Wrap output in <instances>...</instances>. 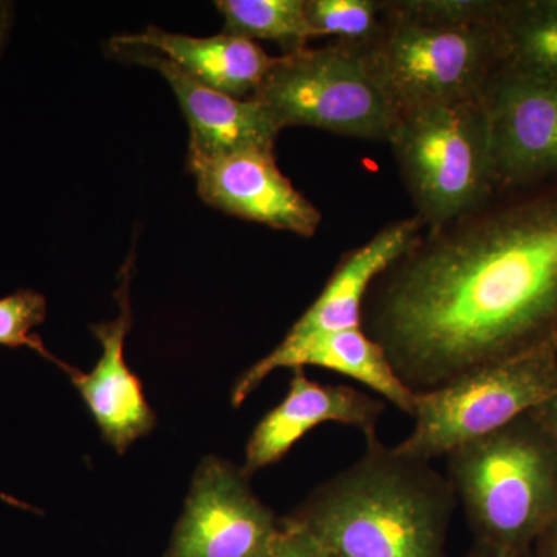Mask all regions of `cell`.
Masks as SVG:
<instances>
[{
  "label": "cell",
  "mask_w": 557,
  "mask_h": 557,
  "mask_svg": "<svg viewBox=\"0 0 557 557\" xmlns=\"http://www.w3.org/2000/svg\"><path fill=\"white\" fill-rule=\"evenodd\" d=\"M361 327L413 392L557 343V183L424 230L373 282Z\"/></svg>",
  "instance_id": "obj_1"
},
{
  "label": "cell",
  "mask_w": 557,
  "mask_h": 557,
  "mask_svg": "<svg viewBox=\"0 0 557 557\" xmlns=\"http://www.w3.org/2000/svg\"><path fill=\"white\" fill-rule=\"evenodd\" d=\"M456 494L431 461L379 437L289 516L341 557H446Z\"/></svg>",
  "instance_id": "obj_2"
},
{
  "label": "cell",
  "mask_w": 557,
  "mask_h": 557,
  "mask_svg": "<svg viewBox=\"0 0 557 557\" xmlns=\"http://www.w3.org/2000/svg\"><path fill=\"white\" fill-rule=\"evenodd\" d=\"M498 0H383L380 35L366 58L398 116L483 100L500 67Z\"/></svg>",
  "instance_id": "obj_3"
},
{
  "label": "cell",
  "mask_w": 557,
  "mask_h": 557,
  "mask_svg": "<svg viewBox=\"0 0 557 557\" xmlns=\"http://www.w3.org/2000/svg\"><path fill=\"white\" fill-rule=\"evenodd\" d=\"M478 544L530 552L557 520V442L533 410L446 456Z\"/></svg>",
  "instance_id": "obj_4"
},
{
  "label": "cell",
  "mask_w": 557,
  "mask_h": 557,
  "mask_svg": "<svg viewBox=\"0 0 557 557\" xmlns=\"http://www.w3.org/2000/svg\"><path fill=\"white\" fill-rule=\"evenodd\" d=\"M388 145L426 230L478 211L497 194L483 100L401 113Z\"/></svg>",
  "instance_id": "obj_5"
},
{
  "label": "cell",
  "mask_w": 557,
  "mask_h": 557,
  "mask_svg": "<svg viewBox=\"0 0 557 557\" xmlns=\"http://www.w3.org/2000/svg\"><path fill=\"white\" fill-rule=\"evenodd\" d=\"M278 131L309 126L341 137L391 141L398 112L364 51L343 42L274 57L252 95Z\"/></svg>",
  "instance_id": "obj_6"
},
{
  "label": "cell",
  "mask_w": 557,
  "mask_h": 557,
  "mask_svg": "<svg viewBox=\"0 0 557 557\" xmlns=\"http://www.w3.org/2000/svg\"><path fill=\"white\" fill-rule=\"evenodd\" d=\"M557 394V343L416 392L409 437L398 453L432 461L486 437Z\"/></svg>",
  "instance_id": "obj_7"
},
{
  "label": "cell",
  "mask_w": 557,
  "mask_h": 557,
  "mask_svg": "<svg viewBox=\"0 0 557 557\" xmlns=\"http://www.w3.org/2000/svg\"><path fill=\"white\" fill-rule=\"evenodd\" d=\"M281 520L252 493L244 469L200 465L164 557H273Z\"/></svg>",
  "instance_id": "obj_8"
},
{
  "label": "cell",
  "mask_w": 557,
  "mask_h": 557,
  "mask_svg": "<svg viewBox=\"0 0 557 557\" xmlns=\"http://www.w3.org/2000/svg\"><path fill=\"white\" fill-rule=\"evenodd\" d=\"M483 106L497 194L557 183V83L497 72Z\"/></svg>",
  "instance_id": "obj_9"
},
{
  "label": "cell",
  "mask_w": 557,
  "mask_h": 557,
  "mask_svg": "<svg viewBox=\"0 0 557 557\" xmlns=\"http://www.w3.org/2000/svg\"><path fill=\"white\" fill-rule=\"evenodd\" d=\"M188 168L201 200L225 214L307 239L321 225V211L282 174L273 150L188 159Z\"/></svg>",
  "instance_id": "obj_10"
},
{
  "label": "cell",
  "mask_w": 557,
  "mask_h": 557,
  "mask_svg": "<svg viewBox=\"0 0 557 557\" xmlns=\"http://www.w3.org/2000/svg\"><path fill=\"white\" fill-rule=\"evenodd\" d=\"M386 401L350 386L319 384L304 369L293 370L288 394L271 409L248 440L245 474L277 463L304 435L324 423L346 424L361 431L366 440L376 437V426Z\"/></svg>",
  "instance_id": "obj_11"
},
{
  "label": "cell",
  "mask_w": 557,
  "mask_h": 557,
  "mask_svg": "<svg viewBox=\"0 0 557 557\" xmlns=\"http://www.w3.org/2000/svg\"><path fill=\"white\" fill-rule=\"evenodd\" d=\"M321 368L364 384L392 406L413 417L416 392L398 379L383 348L362 327L322 332L285 339L267 357L242 373L233 387V406L239 408L277 369Z\"/></svg>",
  "instance_id": "obj_12"
},
{
  "label": "cell",
  "mask_w": 557,
  "mask_h": 557,
  "mask_svg": "<svg viewBox=\"0 0 557 557\" xmlns=\"http://www.w3.org/2000/svg\"><path fill=\"white\" fill-rule=\"evenodd\" d=\"M116 296L119 318L91 329L102 346L100 361L90 373L75 369L69 376L89 408L104 442L116 453L124 454L132 443L152 431L157 416L149 406L141 381L132 372L124 355L132 322L127 269H124Z\"/></svg>",
  "instance_id": "obj_13"
},
{
  "label": "cell",
  "mask_w": 557,
  "mask_h": 557,
  "mask_svg": "<svg viewBox=\"0 0 557 557\" xmlns=\"http://www.w3.org/2000/svg\"><path fill=\"white\" fill-rule=\"evenodd\" d=\"M156 69L177 97L189 126L188 159H209L240 150H273L278 131L258 101L237 100L205 86L159 53H131Z\"/></svg>",
  "instance_id": "obj_14"
},
{
  "label": "cell",
  "mask_w": 557,
  "mask_h": 557,
  "mask_svg": "<svg viewBox=\"0 0 557 557\" xmlns=\"http://www.w3.org/2000/svg\"><path fill=\"white\" fill-rule=\"evenodd\" d=\"M424 230L418 215L395 220L361 247L347 251L319 298L289 329L285 339L361 327L362 304L373 282L416 245Z\"/></svg>",
  "instance_id": "obj_15"
},
{
  "label": "cell",
  "mask_w": 557,
  "mask_h": 557,
  "mask_svg": "<svg viewBox=\"0 0 557 557\" xmlns=\"http://www.w3.org/2000/svg\"><path fill=\"white\" fill-rule=\"evenodd\" d=\"M113 46L149 47L205 86L237 100L256 94L274 62L258 44L226 33L194 38L148 27L135 35L116 36Z\"/></svg>",
  "instance_id": "obj_16"
},
{
  "label": "cell",
  "mask_w": 557,
  "mask_h": 557,
  "mask_svg": "<svg viewBox=\"0 0 557 557\" xmlns=\"http://www.w3.org/2000/svg\"><path fill=\"white\" fill-rule=\"evenodd\" d=\"M498 72L557 83V0H498Z\"/></svg>",
  "instance_id": "obj_17"
},
{
  "label": "cell",
  "mask_w": 557,
  "mask_h": 557,
  "mask_svg": "<svg viewBox=\"0 0 557 557\" xmlns=\"http://www.w3.org/2000/svg\"><path fill=\"white\" fill-rule=\"evenodd\" d=\"M226 35L252 40H273L282 54L309 47L317 38L306 16V0H218Z\"/></svg>",
  "instance_id": "obj_18"
},
{
  "label": "cell",
  "mask_w": 557,
  "mask_h": 557,
  "mask_svg": "<svg viewBox=\"0 0 557 557\" xmlns=\"http://www.w3.org/2000/svg\"><path fill=\"white\" fill-rule=\"evenodd\" d=\"M311 30L364 49L380 35L383 0H306Z\"/></svg>",
  "instance_id": "obj_19"
},
{
  "label": "cell",
  "mask_w": 557,
  "mask_h": 557,
  "mask_svg": "<svg viewBox=\"0 0 557 557\" xmlns=\"http://www.w3.org/2000/svg\"><path fill=\"white\" fill-rule=\"evenodd\" d=\"M47 318V299L33 289H20L0 299V346L28 347L44 358L70 372L73 366L65 364L47 350L39 336L32 335L33 329L44 324Z\"/></svg>",
  "instance_id": "obj_20"
},
{
  "label": "cell",
  "mask_w": 557,
  "mask_h": 557,
  "mask_svg": "<svg viewBox=\"0 0 557 557\" xmlns=\"http://www.w3.org/2000/svg\"><path fill=\"white\" fill-rule=\"evenodd\" d=\"M273 557H341L292 518L281 520Z\"/></svg>",
  "instance_id": "obj_21"
},
{
  "label": "cell",
  "mask_w": 557,
  "mask_h": 557,
  "mask_svg": "<svg viewBox=\"0 0 557 557\" xmlns=\"http://www.w3.org/2000/svg\"><path fill=\"white\" fill-rule=\"evenodd\" d=\"M533 413L537 417V420L548 429L549 434H552L557 442V394L555 397L542 403L541 406H537V408L533 410Z\"/></svg>",
  "instance_id": "obj_22"
},
{
  "label": "cell",
  "mask_w": 557,
  "mask_h": 557,
  "mask_svg": "<svg viewBox=\"0 0 557 557\" xmlns=\"http://www.w3.org/2000/svg\"><path fill=\"white\" fill-rule=\"evenodd\" d=\"M533 552L536 557H557V520L539 537Z\"/></svg>",
  "instance_id": "obj_23"
},
{
  "label": "cell",
  "mask_w": 557,
  "mask_h": 557,
  "mask_svg": "<svg viewBox=\"0 0 557 557\" xmlns=\"http://www.w3.org/2000/svg\"><path fill=\"white\" fill-rule=\"evenodd\" d=\"M467 557H536V555H534L533 549H530V552H508V549L487 547V545L475 542L474 548L469 552Z\"/></svg>",
  "instance_id": "obj_24"
},
{
  "label": "cell",
  "mask_w": 557,
  "mask_h": 557,
  "mask_svg": "<svg viewBox=\"0 0 557 557\" xmlns=\"http://www.w3.org/2000/svg\"><path fill=\"white\" fill-rule=\"evenodd\" d=\"M11 21H13V7L9 2H0V53L9 36Z\"/></svg>",
  "instance_id": "obj_25"
},
{
  "label": "cell",
  "mask_w": 557,
  "mask_h": 557,
  "mask_svg": "<svg viewBox=\"0 0 557 557\" xmlns=\"http://www.w3.org/2000/svg\"><path fill=\"white\" fill-rule=\"evenodd\" d=\"M0 498H2L3 502H7V504L14 505V507L32 509V511H35V509L28 507V505L22 504V502L17 500V498L7 496V494L0 493Z\"/></svg>",
  "instance_id": "obj_26"
}]
</instances>
